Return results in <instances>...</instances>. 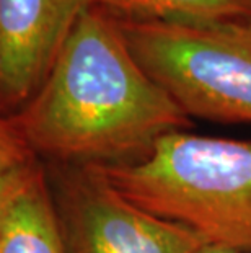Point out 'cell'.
<instances>
[{"label":"cell","instance_id":"3","mask_svg":"<svg viewBox=\"0 0 251 253\" xmlns=\"http://www.w3.org/2000/svg\"><path fill=\"white\" fill-rule=\"evenodd\" d=\"M142 69L189 118L251 125V18H116Z\"/></svg>","mask_w":251,"mask_h":253},{"label":"cell","instance_id":"1","mask_svg":"<svg viewBox=\"0 0 251 253\" xmlns=\"http://www.w3.org/2000/svg\"><path fill=\"white\" fill-rule=\"evenodd\" d=\"M35 157L111 165L143 157L191 118L142 69L114 17L90 5L39 90L10 116Z\"/></svg>","mask_w":251,"mask_h":253},{"label":"cell","instance_id":"8","mask_svg":"<svg viewBox=\"0 0 251 253\" xmlns=\"http://www.w3.org/2000/svg\"><path fill=\"white\" fill-rule=\"evenodd\" d=\"M28 157L31 154L18 137L10 118L0 116V175Z\"/></svg>","mask_w":251,"mask_h":253},{"label":"cell","instance_id":"4","mask_svg":"<svg viewBox=\"0 0 251 253\" xmlns=\"http://www.w3.org/2000/svg\"><path fill=\"white\" fill-rule=\"evenodd\" d=\"M52 191L67 253H196L204 245L122 196L95 165H61Z\"/></svg>","mask_w":251,"mask_h":253},{"label":"cell","instance_id":"9","mask_svg":"<svg viewBox=\"0 0 251 253\" xmlns=\"http://www.w3.org/2000/svg\"><path fill=\"white\" fill-rule=\"evenodd\" d=\"M196 253H242V252L230 250V249H223V247H215V245H207V244H204Z\"/></svg>","mask_w":251,"mask_h":253},{"label":"cell","instance_id":"6","mask_svg":"<svg viewBox=\"0 0 251 253\" xmlns=\"http://www.w3.org/2000/svg\"><path fill=\"white\" fill-rule=\"evenodd\" d=\"M0 253H67L52 183L35 155L0 175Z\"/></svg>","mask_w":251,"mask_h":253},{"label":"cell","instance_id":"7","mask_svg":"<svg viewBox=\"0 0 251 253\" xmlns=\"http://www.w3.org/2000/svg\"><path fill=\"white\" fill-rule=\"evenodd\" d=\"M111 17L134 21L251 18V0H92Z\"/></svg>","mask_w":251,"mask_h":253},{"label":"cell","instance_id":"5","mask_svg":"<svg viewBox=\"0 0 251 253\" xmlns=\"http://www.w3.org/2000/svg\"><path fill=\"white\" fill-rule=\"evenodd\" d=\"M92 0H0V116L39 90Z\"/></svg>","mask_w":251,"mask_h":253},{"label":"cell","instance_id":"2","mask_svg":"<svg viewBox=\"0 0 251 253\" xmlns=\"http://www.w3.org/2000/svg\"><path fill=\"white\" fill-rule=\"evenodd\" d=\"M95 167L129 201L204 244L251 253V142L176 131L141 159Z\"/></svg>","mask_w":251,"mask_h":253}]
</instances>
